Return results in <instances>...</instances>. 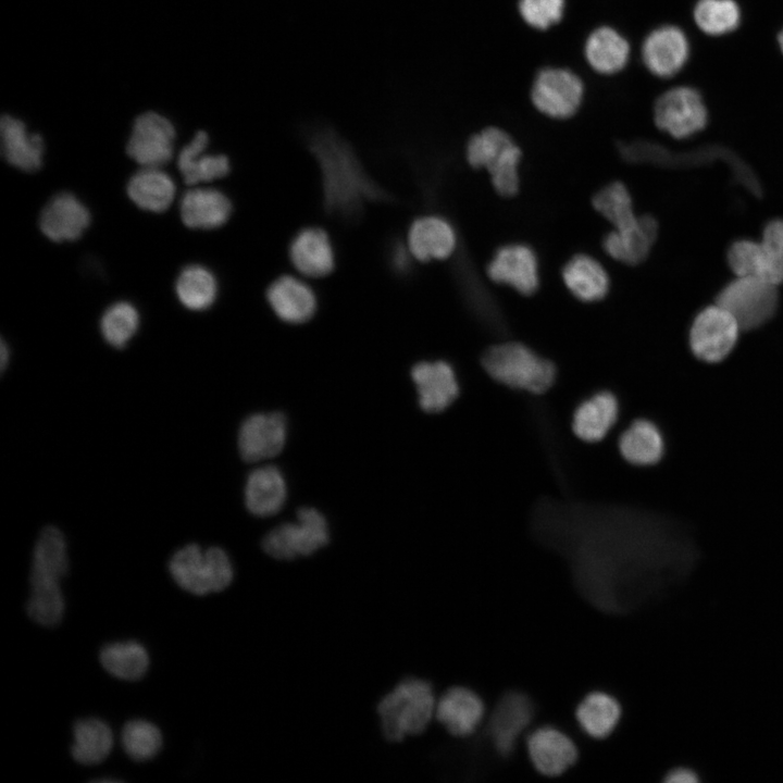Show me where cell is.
I'll return each mask as SVG.
<instances>
[{
	"mask_svg": "<svg viewBox=\"0 0 783 783\" xmlns=\"http://www.w3.org/2000/svg\"><path fill=\"white\" fill-rule=\"evenodd\" d=\"M310 147L321 167L324 200L330 211L352 215L365 200L382 196L352 150L336 134L320 132L311 139Z\"/></svg>",
	"mask_w": 783,
	"mask_h": 783,
	"instance_id": "obj_1",
	"label": "cell"
},
{
	"mask_svg": "<svg viewBox=\"0 0 783 783\" xmlns=\"http://www.w3.org/2000/svg\"><path fill=\"white\" fill-rule=\"evenodd\" d=\"M437 696L428 679L408 675L400 679L376 704L384 738L400 743L423 735L435 720Z\"/></svg>",
	"mask_w": 783,
	"mask_h": 783,
	"instance_id": "obj_2",
	"label": "cell"
},
{
	"mask_svg": "<svg viewBox=\"0 0 783 783\" xmlns=\"http://www.w3.org/2000/svg\"><path fill=\"white\" fill-rule=\"evenodd\" d=\"M482 365L496 382L532 394L545 393L556 378V368L549 360L515 341L488 348L482 357Z\"/></svg>",
	"mask_w": 783,
	"mask_h": 783,
	"instance_id": "obj_3",
	"label": "cell"
},
{
	"mask_svg": "<svg viewBox=\"0 0 783 783\" xmlns=\"http://www.w3.org/2000/svg\"><path fill=\"white\" fill-rule=\"evenodd\" d=\"M169 570L179 587L197 596L221 593L235 577L228 554L216 546L202 549L196 544L186 545L172 556Z\"/></svg>",
	"mask_w": 783,
	"mask_h": 783,
	"instance_id": "obj_4",
	"label": "cell"
},
{
	"mask_svg": "<svg viewBox=\"0 0 783 783\" xmlns=\"http://www.w3.org/2000/svg\"><path fill=\"white\" fill-rule=\"evenodd\" d=\"M521 156V149L512 137L496 126L474 134L465 148L469 164L487 170L495 190L504 197H511L519 190Z\"/></svg>",
	"mask_w": 783,
	"mask_h": 783,
	"instance_id": "obj_5",
	"label": "cell"
},
{
	"mask_svg": "<svg viewBox=\"0 0 783 783\" xmlns=\"http://www.w3.org/2000/svg\"><path fill=\"white\" fill-rule=\"evenodd\" d=\"M330 529L322 513L303 507L297 512V521L282 523L269 531L261 540V548L271 559L294 562L312 557L330 543Z\"/></svg>",
	"mask_w": 783,
	"mask_h": 783,
	"instance_id": "obj_6",
	"label": "cell"
},
{
	"mask_svg": "<svg viewBox=\"0 0 783 783\" xmlns=\"http://www.w3.org/2000/svg\"><path fill=\"white\" fill-rule=\"evenodd\" d=\"M736 276H756L773 285L783 283V220L767 223L760 241L738 239L728 250Z\"/></svg>",
	"mask_w": 783,
	"mask_h": 783,
	"instance_id": "obj_7",
	"label": "cell"
},
{
	"mask_svg": "<svg viewBox=\"0 0 783 783\" xmlns=\"http://www.w3.org/2000/svg\"><path fill=\"white\" fill-rule=\"evenodd\" d=\"M776 285L756 276H736L717 295L716 303L729 311L742 331L770 321L779 304Z\"/></svg>",
	"mask_w": 783,
	"mask_h": 783,
	"instance_id": "obj_8",
	"label": "cell"
},
{
	"mask_svg": "<svg viewBox=\"0 0 783 783\" xmlns=\"http://www.w3.org/2000/svg\"><path fill=\"white\" fill-rule=\"evenodd\" d=\"M741 326L735 318L719 304L700 310L688 332V346L693 356L705 363L724 361L734 350Z\"/></svg>",
	"mask_w": 783,
	"mask_h": 783,
	"instance_id": "obj_9",
	"label": "cell"
},
{
	"mask_svg": "<svg viewBox=\"0 0 783 783\" xmlns=\"http://www.w3.org/2000/svg\"><path fill=\"white\" fill-rule=\"evenodd\" d=\"M585 85L567 67L547 66L537 72L531 86V101L535 109L551 119L573 116L583 103Z\"/></svg>",
	"mask_w": 783,
	"mask_h": 783,
	"instance_id": "obj_10",
	"label": "cell"
},
{
	"mask_svg": "<svg viewBox=\"0 0 783 783\" xmlns=\"http://www.w3.org/2000/svg\"><path fill=\"white\" fill-rule=\"evenodd\" d=\"M69 571L65 538L54 526L45 527L35 545L30 570V596L36 599L62 598L60 580Z\"/></svg>",
	"mask_w": 783,
	"mask_h": 783,
	"instance_id": "obj_11",
	"label": "cell"
},
{
	"mask_svg": "<svg viewBox=\"0 0 783 783\" xmlns=\"http://www.w3.org/2000/svg\"><path fill=\"white\" fill-rule=\"evenodd\" d=\"M657 127L674 138H686L701 130L707 123V110L700 94L687 86L663 92L655 102Z\"/></svg>",
	"mask_w": 783,
	"mask_h": 783,
	"instance_id": "obj_12",
	"label": "cell"
},
{
	"mask_svg": "<svg viewBox=\"0 0 783 783\" xmlns=\"http://www.w3.org/2000/svg\"><path fill=\"white\" fill-rule=\"evenodd\" d=\"M174 139L175 129L167 119L146 112L134 122L126 152L144 167H160L171 160Z\"/></svg>",
	"mask_w": 783,
	"mask_h": 783,
	"instance_id": "obj_13",
	"label": "cell"
},
{
	"mask_svg": "<svg viewBox=\"0 0 783 783\" xmlns=\"http://www.w3.org/2000/svg\"><path fill=\"white\" fill-rule=\"evenodd\" d=\"M486 272L493 282L508 285L522 295H531L538 288L537 257L523 244H510L499 248L489 261Z\"/></svg>",
	"mask_w": 783,
	"mask_h": 783,
	"instance_id": "obj_14",
	"label": "cell"
},
{
	"mask_svg": "<svg viewBox=\"0 0 783 783\" xmlns=\"http://www.w3.org/2000/svg\"><path fill=\"white\" fill-rule=\"evenodd\" d=\"M287 422L279 412L256 413L243 422L238 433V448L249 462L276 456L285 446Z\"/></svg>",
	"mask_w": 783,
	"mask_h": 783,
	"instance_id": "obj_15",
	"label": "cell"
},
{
	"mask_svg": "<svg viewBox=\"0 0 783 783\" xmlns=\"http://www.w3.org/2000/svg\"><path fill=\"white\" fill-rule=\"evenodd\" d=\"M689 47L685 34L676 26L664 25L651 30L642 45L646 69L658 77L676 74L686 63Z\"/></svg>",
	"mask_w": 783,
	"mask_h": 783,
	"instance_id": "obj_16",
	"label": "cell"
},
{
	"mask_svg": "<svg viewBox=\"0 0 783 783\" xmlns=\"http://www.w3.org/2000/svg\"><path fill=\"white\" fill-rule=\"evenodd\" d=\"M89 223L90 213L87 207L67 191L54 195L46 203L39 216L41 233L57 243L79 238Z\"/></svg>",
	"mask_w": 783,
	"mask_h": 783,
	"instance_id": "obj_17",
	"label": "cell"
},
{
	"mask_svg": "<svg viewBox=\"0 0 783 783\" xmlns=\"http://www.w3.org/2000/svg\"><path fill=\"white\" fill-rule=\"evenodd\" d=\"M265 297L271 310L283 322L301 324L315 313L318 299L314 290L302 278L285 274L269 285Z\"/></svg>",
	"mask_w": 783,
	"mask_h": 783,
	"instance_id": "obj_18",
	"label": "cell"
},
{
	"mask_svg": "<svg viewBox=\"0 0 783 783\" xmlns=\"http://www.w3.org/2000/svg\"><path fill=\"white\" fill-rule=\"evenodd\" d=\"M288 256L293 266L310 278L327 276L336 262L328 234L318 226H307L297 232L290 240Z\"/></svg>",
	"mask_w": 783,
	"mask_h": 783,
	"instance_id": "obj_19",
	"label": "cell"
},
{
	"mask_svg": "<svg viewBox=\"0 0 783 783\" xmlns=\"http://www.w3.org/2000/svg\"><path fill=\"white\" fill-rule=\"evenodd\" d=\"M420 407L430 413L447 409L459 395V384L452 366L446 361H423L411 370Z\"/></svg>",
	"mask_w": 783,
	"mask_h": 783,
	"instance_id": "obj_20",
	"label": "cell"
},
{
	"mask_svg": "<svg viewBox=\"0 0 783 783\" xmlns=\"http://www.w3.org/2000/svg\"><path fill=\"white\" fill-rule=\"evenodd\" d=\"M483 717L481 698L467 687L451 686L437 697L435 720L452 736L471 735Z\"/></svg>",
	"mask_w": 783,
	"mask_h": 783,
	"instance_id": "obj_21",
	"label": "cell"
},
{
	"mask_svg": "<svg viewBox=\"0 0 783 783\" xmlns=\"http://www.w3.org/2000/svg\"><path fill=\"white\" fill-rule=\"evenodd\" d=\"M456 246V232L442 216H420L409 227L407 247L412 258L418 261L445 260L453 253Z\"/></svg>",
	"mask_w": 783,
	"mask_h": 783,
	"instance_id": "obj_22",
	"label": "cell"
},
{
	"mask_svg": "<svg viewBox=\"0 0 783 783\" xmlns=\"http://www.w3.org/2000/svg\"><path fill=\"white\" fill-rule=\"evenodd\" d=\"M533 717L530 699L520 693H509L497 704L489 720V736L501 755H508Z\"/></svg>",
	"mask_w": 783,
	"mask_h": 783,
	"instance_id": "obj_23",
	"label": "cell"
},
{
	"mask_svg": "<svg viewBox=\"0 0 783 783\" xmlns=\"http://www.w3.org/2000/svg\"><path fill=\"white\" fill-rule=\"evenodd\" d=\"M527 750L535 768L547 775H558L576 759L574 743L561 731L543 726L533 731L526 741Z\"/></svg>",
	"mask_w": 783,
	"mask_h": 783,
	"instance_id": "obj_24",
	"label": "cell"
},
{
	"mask_svg": "<svg viewBox=\"0 0 783 783\" xmlns=\"http://www.w3.org/2000/svg\"><path fill=\"white\" fill-rule=\"evenodd\" d=\"M0 134L1 152L9 164L24 172H35L42 166L44 139L29 133L21 120L3 115Z\"/></svg>",
	"mask_w": 783,
	"mask_h": 783,
	"instance_id": "obj_25",
	"label": "cell"
},
{
	"mask_svg": "<svg viewBox=\"0 0 783 783\" xmlns=\"http://www.w3.org/2000/svg\"><path fill=\"white\" fill-rule=\"evenodd\" d=\"M657 236L655 217L641 215L633 226L609 232L602 239V248L612 259L635 265L647 258Z\"/></svg>",
	"mask_w": 783,
	"mask_h": 783,
	"instance_id": "obj_26",
	"label": "cell"
},
{
	"mask_svg": "<svg viewBox=\"0 0 783 783\" xmlns=\"http://www.w3.org/2000/svg\"><path fill=\"white\" fill-rule=\"evenodd\" d=\"M233 211L229 198L214 188L185 192L179 204L183 223L190 228L212 229L224 225Z\"/></svg>",
	"mask_w": 783,
	"mask_h": 783,
	"instance_id": "obj_27",
	"label": "cell"
},
{
	"mask_svg": "<svg viewBox=\"0 0 783 783\" xmlns=\"http://www.w3.org/2000/svg\"><path fill=\"white\" fill-rule=\"evenodd\" d=\"M631 54L627 39L614 27L602 25L593 29L584 44V58L589 67L601 75L622 71Z\"/></svg>",
	"mask_w": 783,
	"mask_h": 783,
	"instance_id": "obj_28",
	"label": "cell"
},
{
	"mask_svg": "<svg viewBox=\"0 0 783 783\" xmlns=\"http://www.w3.org/2000/svg\"><path fill=\"white\" fill-rule=\"evenodd\" d=\"M619 415V403L610 391H599L582 401L574 411V434L587 443L601 440L613 427Z\"/></svg>",
	"mask_w": 783,
	"mask_h": 783,
	"instance_id": "obj_29",
	"label": "cell"
},
{
	"mask_svg": "<svg viewBox=\"0 0 783 783\" xmlns=\"http://www.w3.org/2000/svg\"><path fill=\"white\" fill-rule=\"evenodd\" d=\"M208 142V134L198 130L178 154L177 166L187 185L219 179L231 171V163L225 154H204Z\"/></svg>",
	"mask_w": 783,
	"mask_h": 783,
	"instance_id": "obj_30",
	"label": "cell"
},
{
	"mask_svg": "<svg viewBox=\"0 0 783 783\" xmlns=\"http://www.w3.org/2000/svg\"><path fill=\"white\" fill-rule=\"evenodd\" d=\"M287 488L279 469L266 465L252 471L245 485V502L257 517L275 514L284 506Z\"/></svg>",
	"mask_w": 783,
	"mask_h": 783,
	"instance_id": "obj_31",
	"label": "cell"
},
{
	"mask_svg": "<svg viewBox=\"0 0 783 783\" xmlns=\"http://www.w3.org/2000/svg\"><path fill=\"white\" fill-rule=\"evenodd\" d=\"M562 279L574 297L586 302L602 299L609 290V276L605 268L584 253L575 254L566 263Z\"/></svg>",
	"mask_w": 783,
	"mask_h": 783,
	"instance_id": "obj_32",
	"label": "cell"
},
{
	"mask_svg": "<svg viewBox=\"0 0 783 783\" xmlns=\"http://www.w3.org/2000/svg\"><path fill=\"white\" fill-rule=\"evenodd\" d=\"M619 450L630 463L648 467L658 463L664 453L660 428L646 419L635 420L620 436Z\"/></svg>",
	"mask_w": 783,
	"mask_h": 783,
	"instance_id": "obj_33",
	"label": "cell"
},
{
	"mask_svg": "<svg viewBox=\"0 0 783 783\" xmlns=\"http://www.w3.org/2000/svg\"><path fill=\"white\" fill-rule=\"evenodd\" d=\"M126 191L138 208L163 212L174 199L175 184L172 177L159 167H144L130 177Z\"/></svg>",
	"mask_w": 783,
	"mask_h": 783,
	"instance_id": "obj_34",
	"label": "cell"
},
{
	"mask_svg": "<svg viewBox=\"0 0 783 783\" xmlns=\"http://www.w3.org/2000/svg\"><path fill=\"white\" fill-rule=\"evenodd\" d=\"M73 758L82 765L92 766L103 761L113 746L110 726L97 718L80 719L73 726Z\"/></svg>",
	"mask_w": 783,
	"mask_h": 783,
	"instance_id": "obj_35",
	"label": "cell"
},
{
	"mask_svg": "<svg viewBox=\"0 0 783 783\" xmlns=\"http://www.w3.org/2000/svg\"><path fill=\"white\" fill-rule=\"evenodd\" d=\"M217 290L219 285L214 274L199 264L184 268L175 283L179 302L191 311L209 309L216 300Z\"/></svg>",
	"mask_w": 783,
	"mask_h": 783,
	"instance_id": "obj_36",
	"label": "cell"
},
{
	"mask_svg": "<svg viewBox=\"0 0 783 783\" xmlns=\"http://www.w3.org/2000/svg\"><path fill=\"white\" fill-rule=\"evenodd\" d=\"M621 714L619 703L610 695L595 692L587 695L576 709V719L591 736L602 738L616 728Z\"/></svg>",
	"mask_w": 783,
	"mask_h": 783,
	"instance_id": "obj_37",
	"label": "cell"
},
{
	"mask_svg": "<svg viewBox=\"0 0 783 783\" xmlns=\"http://www.w3.org/2000/svg\"><path fill=\"white\" fill-rule=\"evenodd\" d=\"M102 667L113 676L135 681L140 679L149 666L145 647L134 641L105 645L100 651Z\"/></svg>",
	"mask_w": 783,
	"mask_h": 783,
	"instance_id": "obj_38",
	"label": "cell"
},
{
	"mask_svg": "<svg viewBox=\"0 0 783 783\" xmlns=\"http://www.w3.org/2000/svg\"><path fill=\"white\" fill-rule=\"evenodd\" d=\"M593 206L614 229L631 227L639 217L634 212L627 188L620 182H613L601 188L593 197Z\"/></svg>",
	"mask_w": 783,
	"mask_h": 783,
	"instance_id": "obj_39",
	"label": "cell"
},
{
	"mask_svg": "<svg viewBox=\"0 0 783 783\" xmlns=\"http://www.w3.org/2000/svg\"><path fill=\"white\" fill-rule=\"evenodd\" d=\"M139 313L127 301L111 304L100 320V332L104 340L114 348H124L136 334Z\"/></svg>",
	"mask_w": 783,
	"mask_h": 783,
	"instance_id": "obj_40",
	"label": "cell"
},
{
	"mask_svg": "<svg viewBox=\"0 0 783 783\" xmlns=\"http://www.w3.org/2000/svg\"><path fill=\"white\" fill-rule=\"evenodd\" d=\"M694 18L704 33L723 35L738 26L741 13L734 0H699Z\"/></svg>",
	"mask_w": 783,
	"mask_h": 783,
	"instance_id": "obj_41",
	"label": "cell"
},
{
	"mask_svg": "<svg viewBox=\"0 0 783 783\" xmlns=\"http://www.w3.org/2000/svg\"><path fill=\"white\" fill-rule=\"evenodd\" d=\"M121 741L125 753L136 761L153 758L162 746L160 730L141 719L130 720L124 725Z\"/></svg>",
	"mask_w": 783,
	"mask_h": 783,
	"instance_id": "obj_42",
	"label": "cell"
},
{
	"mask_svg": "<svg viewBox=\"0 0 783 783\" xmlns=\"http://www.w3.org/2000/svg\"><path fill=\"white\" fill-rule=\"evenodd\" d=\"M566 0H518L522 21L536 30L556 26L564 16Z\"/></svg>",
	"mask_w": 783,
	"mask_h": 783,
	"instance_id": "obj_43",
	"label": "cell"
},
{
	"mask_svg": "<svg viewBox=\"0 0 783 783\" xmlns=\"http://www.w3.org/2000/svg\"><path fill=\"white\" fill-rule=\"evenodd\" d=\"M411 258H412V256H411L407 245L406 246L398 245L393 249V257H391L393 265L399 271H405L408 269Z\"/></svg>",
	"mask_w": 783,
	"mask_h": 783,
	"instance_id": "obj_44",
	"label": "cell"
},
{
	"mask_svg": "<svg viewBox=\"0 0 783 783\" xmlns=\"http://www.w3.org/2000/svg\"><path fill=\"white\" fill-rule=\"evenodd\" d=\"M668 781H689L688 776H694L693 773H689L688 770L685 769H676L673 772L669 773Z\"/></svg>",
	"mask_w": 783,
	"mask_h": 783,
	"instance_id": "obj_45",
	"label": "cell"
},
{
	"mask_svg": "<svg viewBox=\"0 0 783 783\" xmlns=\"http://www.w3.org/2000/svg\"><path fill=\"white\" fill-rule=\"evenodd\" d=\"M0 355H1V358H0L1 370L4 371L9 363V360H10V351L3 339L1 340Z\"/></svg>",
	"mask_w": 783,
	"mask_h": 783,
	"instance_id": "obj_46",
	"label": "cell"
},
{
	"mask_svg": "<svg viewBox=\"0 0 783 783\" xmlns=\"http://www.w3.org/2000/svg\"><path fill=\"white\" fill-rule=\"evenodd\" d=\"M778 41H779V46H780V48H781V50H782V52H783V29H782V32H781V33L779 34V36H778Z\"/></svg>",
	"mask_w": 783,
	"mask_h": 783,
	"instance_id": "obj_47",
	"label": "cell"
},
{
	"mask_svg": "<svg viewBox=\"0 0 783 783\" xmlns=\"http://www.w3.org/2000/svg\"><path fill=\"white\" fill-rule=\"evenodd\" d=\"M107 781H108L107 779H101V780H100V782H107ZM109 781L116 782V781H120V780L110 779Z\"/></svg>",
	"mask_w": 783,
	"mask_h": 783,
	"instance_id": "obj_48",
	"label": "cell"
}]
</instances>
